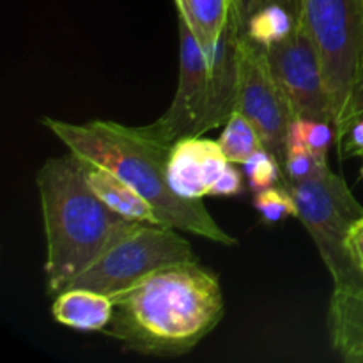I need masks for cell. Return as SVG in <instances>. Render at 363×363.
I'll return each instance as SVG.
<instances>
[{"mask_svg": "<svg viewBox=\"0 0 363 363\" xmlns=\"http://www.w3.org/2000/svg\"><path fill=\"white\" fill-rule=\"evenodd\" d=\"M106 335L149 357H177L197 346L222 321L218 279L199 262L167 266L113 294Z\"/></svg>", "mask_w": 363, "mask_h": 363, "instance_id": "6da1fadb", "label": "cell"}, {"mask_svg": "<svg viewBox=\"0 0 363 363\" xmlns=\"http://www.w3.org/2000/svg\"><path fill=\"white\" fill-rule=\"evenodd\" d=\"M78 158L87 160L126 181L151 202L160 222L177 230L197 234L220 245H236L215 222L202 201H188L169 184L172 145L149 126H124L113 121L66 123L52 117L41 121Z\"/></svg>", "mask_w": 363, "mask_h": 363, "instance_id": "7a4b0ae2", "label": "cell"}, {"mask_svg": "<svg viewBox=\"0 0 363 363\" xmlns=\"http://www.w3.org/2000/svg\"><path fill=\"white\" fill-rule=\"evenodd\" d=\"M35 183L46 233V289L57 296L137 220L110 209L92 191L73 152L46 160Z\"/></svg>", "mask_w": 363, "mask_h": 363, "instance_id": "3957f363", "label": "cell"}, {"mask_svg": "<svg viewBox=\"0 0 363 363\" xmlns=\"http://www.w3.org/2000/svg\"><path fill=\"white\" fill-rule=\"evenodd\" d=\"M298 20L319 55L339 147L363 71V0H300Z\"/></svg>", "mask_w": 363, "mask_h": 363, "instance_id": "277c9868", "label": "cell"}, {"mask_svg": "<svg viewBox=\"0 0 363 363\" xmlns=\"http://www.w3.org/2000/svg\"><path fill=\"white\" fill-rule=\"evenodd\" d=\"M296 202L298 218L314 240L323 262L339 289H363V269L350 247L363 206L332 169L307 181H282Z\"/></svg>", "mask_w": 363, "mask_h": 363, "instance_id": "5b68a950", "label": "cell"}, {"mask_svg": "<svg viewBox=\"0 0 363 363\" xmlns=\"http://www.w3.org/2000/svg\"><path fill=\"white\" fill-rule=\"evenodd\" d=\"M181 262H199L190 241L165 223L133 222L71 284V287L113 294L144 277ZM69 289V287H67Z\"/></svg>", "mask_w": 363, "mask_h": 363, "instance_id": "8992f818", "label": "cell"}, {"mask_svg": "<svg viewBox=\"0 0 363 363\" xmlns=\"http://www.w3.org/2000/svg\"><path fill=\"white\" fill-rule=\"evenodd\" d=\"M238 110L257 128L264 147L277 156L280 165H284L287 135L296 113L275 80L269 66L268 50L255 43L245 28L240 34Z\"/></svg>", "mask_w": 363, "mask_h": 363, "instance_id": "52a82bcc", "label": "cell"}, {"mask_svg": "<svg viewBox=\"0 0 363 363\" xmlns=\"http://www.w3.org/2000/svg\"><path fill=\"white\" fill-rule=\"evenodd\" d=\"M266 50L275 80L289 99L296 117L332 124V108L319 55L300 20L284 41Z\"/></svg>", "mask_w": 363, "mask_h": 363, "instance_id": "ba28073f", "label": "cell"}, {"mask_svg": "<svg viewBox=\"0 0 363 363\" xmlns=\"http://www.w3.org/2000/svg\"><path fill=\"white\" fill-rule=\"evenodd\" d=\"M208 55L190 27L179 18V78L169 110L152 123L160 137L174 144L194 135L208 98Z\"/></svg>", "mask_w": 363, "mask_h": 363, "instance_id": "9c48e42d", "label": "cell"}, {"mask_svg": "<svg viewBox=\"0 0 363 363\" xmlns=\"http://www.w3.org/2000/svg\"><path fill=\"white\" fill-rule=\"evenodd\" d=\"M245 28L240 14L233 2V11L227 25L223 27L209 60L208 98L204 110L195 126L191 137H202L213 128H218L229 121L238 110V92H240V34Z\"/></svg>", "mask_w": 363, "mask_h": 363, "instance_id": "30bf717a", "label": "cell"}, {"mask_svg": "<svg viewBox=\"0 0 363 363\" xmlns=\"http://www.w3.org/2000/svg\"><path fill=\"white\" fill-rule=\"evenodd\" d=\"M218 140L184 137L174 142L169 160V184L179 197L202 201L229 165Z\"/></svg>", "mask_w": 363, "mask_h": 363, "instance_id": "8fae6325", "label": "cell"}, {"mask_svg": "<svg viewBox=\"0 0 363 363\" xmlns=\"http://www.w3.org/2000/svg\"><path fill=\"white\" fill-rule=\"evenodd\" d=\"M328 332L342 360L363 363V289H333Z\"/></svg>", "mask_w": 363, "mask_h": 363, "instance_id": "7c38bea8", "label": "cell"}, {"mask_svg": "<svg viewBox=\"0 0 363 363\" xmlns=\"http://www.w3.org/2000/svg\"><path fill=\"white\" fill-rule=\"evenodd\" d=\"M52 314L57 323L82 332H105L112 323L113 301L108 294L69 287L57 294Z\"/></svg>", "mask_w": 363, "mask_h": 363, "instance_id": "4fadbf2b", "label": "cell"}, {"mask_svg": "<svg viewBox=\"0 0 363 363\" xmlns=\"http://www.w3.org/2000/svg\"><path fill=\"white\" fill-rule=\"evenodd\" d=\"M80 162L87 184L110 209L130 220H137V222L162 223L151 202L142 197L126 181H123L105 167H99L82 158Z\"/></svg>", "mask_w": 363, "mask_h": 363, "instance_id": "5bb4252c", "label": "cell"}, {"mask_svg": "<svg viewBox=\"0 0 363 363\" xmlns=\"http://www.w3.org/2000/svg\"><path fill=\"white\" fill-rule=\"evenodd\" d=\"M179 18L190 27L206 55L213 52L233 11V0H174Z\"/></svg>", "mask_w": 363, "mask_h": 363, "instance_id": "9a60e30c", "label": "cell"}, {"mask_svg": "<svg viewBox=\"0 0 363 363\" xmlns=\"http://www.w3.org/2000/svg\"><path fill=\"white\" fill-rule=\"evenodd\" d=\"M218 144L225 158L236 165H245L255 152L264 149V142L257 128L240 110L229 117L218 138Z\"/></svg>", "mask_w": 363, "mask_h": 363, "instance_id": "2e32d148", "label": "cell"}, {"mask_svg": "<svg viewBox=\"0 0 363 363\" xmlns=\"http://www.w3.org/2000/svg\"><path fill=\"white\" fill-rule=\"evenodd\" d=\"M296 23L298 18L289 9L279 4H272L252 14L245 25V30L255 43L269 48L284 41L293 32Z\"/></svg>", "mask_w": 363, "mask_h": 363, "instance_id": "e0dca14e", "label": "cell"}, {"mask_svg": "<svg viewBox=\"0 0 363 363\" xmlns=\"http://www.w3.org/2000/svg\"><path fill=\"white\" fill-rule=\"evenodd\" d=\"M333 142H337V137L332 124L326 121L305 119V117H296L291 124L289 135H287V145H305L321 156H328Z\"/></svg>", "mask_w": 363, "mask_h": 363, "instance_id": "ac0fdd59", "label": "cell"}, {"mask_svg": "<svg viewBox=\"0 0 363 363\" xmlns=\"http://www.w3.org/2000/svg\"><path fill=\"white\" fill-rule=\"evenodd\" d=\"M328 156H321L300 144H289L286 151L282 170L286 172L284 181H307L318 177L328 170Z\"/></svg>", "mask_w": 363, "mask_h": 363, "instance_id": "d6986e66", "label": "cell"}, {"mask_svg": "<svg viewBox=\"0 0 363 363\" xmlns=\"http://www.w3.org/2000/svg\"><path fill=\"white\" fill-rule=\"evenodd\" d=\"M254 206L262 220L268 223H277L289 216H298L296 202L284 184H275L266 190L255 191Z\"/></svg>", "mask_w": 363, "mask_h": 363, "instance_id": "ffe728a7", "label": "cell"}, {"mask_svg": "<svg viewBox=\"0 0 363 363\" xmlns=\"http://www.w3.org/2000/svg\"><path fill=\"white\" fill-rule=\"evenodd\" d=\"M280 162L273 152L268 149H261L255 152L247 163H245V170H247V177L250 181V188L254 191L266 190L275 184L280 183Z\"/></svg>", "mask_w": 363, "mask_h": 363, "instance_id": "44dd1931", "label": "cell"}, {"mask_svg": "<svg viewBox=\"0 0 363 363\" xmlns=\"http://www.w3.org/2000/svg\"><path fill=\"white\" fill-rule=\"evenodd\" d=\"M234 7H236L238 14H240L243 25H247L248 18L254 13H257L259 9L266 6H272V4H279L284 6L286 9H289L294 16H300V0H233Z\"/></svg>", "mask_w": 363, "mask_h": 363, "instance_id": "7402d4cb", "label": "cell"}, {"mask_svg": "<svg viewBox=\"0 0 363 363\" xmlns=\"http://www.w3.org/2000/svg\"><path fill=\"white\" fill-rule=\"evenodd\" d=\"M340 158H353V156H363V117H358L347 128L342 142L339 144Z\"/></svg>", "mask_w": 363, "mask_h": 363, "instance_id": "603a6c76", "label": "cell"}, {"mask_svg": "<svg viewBox=\"0 0 363 363\" xmlns=\"http://www.w3.org/2000/svg\"><path fill=\"white\" fill-rule=\"evenodd\" d=\"M241 191H243V179H241L240 170L233 167V163H229L213 186L211 197H234V195H240Z\"/></svg>", "mask_w": 363, "mask_h": 363, "instance_id": "cb8c5ba5", "label": "cell"}, {"mask_svg": "<svg viewBox=\"0 0 363 363\" xmlns=\"http://www.w3.org/2000/svg\"><path fill=\"white\" fill-rule=\"evenodd\" d=\"M350 247H351V252H353L354 259L358 261V264L363 268V218L353 227V230H351Z\"/></svg>", "mask_w": 363, "mask_h": 363, "instance_id": "d4e9b609", "label": "cell"}, {"mask_svg": "<svg viewBox=\"0 0 363 363\" xmlns=\"http://www.w3.org/2000/svg\"><path fill=\"white\" fill-rule=\"evenodd\" d=\"M358 117H363V71L357 82V87H354L353 105H351V123H353L354 119H358Z\"/></svg>", "mask_w": 363, "mask_h": 363, "instance_id": "484cf974", "label": "cell"}, {"mask_svg": "<svg viewBox=\"0 0 363 363\" xmlns=\"http://www.w3.org/2000/svg\"><path fill=\"white\" fill-rule=\"evenodd\" d=\"M362 177H363V167H362Z\"/></svg>", "mask_w": 363, "mask_h": 363, "instance_id": "4316f807", "label": "cell"}, {"mask_svg": "<svg viewBox=\"0 0 363 363\" xmlns=\"http://www.w3.org/2000/svg\"><path fill=\"white\" fill-rule=\"evenodd\" d=\"M362 269H363V268H362Z\"/></svg>", "mask_w": 363, "mask_h": 363, "instance_id": "83f0119b", "label": "cell"}]
</instances>
